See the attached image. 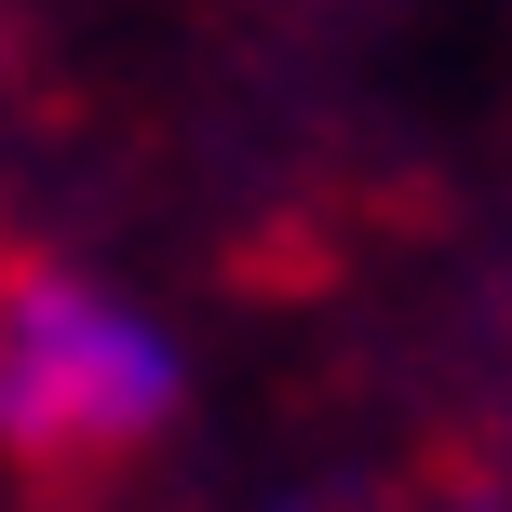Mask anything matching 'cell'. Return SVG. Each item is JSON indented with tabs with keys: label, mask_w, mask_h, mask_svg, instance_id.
Returning a JSON list of instances; mask_svg holds the SVG:
<instances>
[{
	"label": "cell",
	"mask_w": 512,
	"mask_h": 512,
	"mask_svg": "<svg viewBox=\"0 0 512 512\" xmlns=\"http://www.w3.org/2000/svg\"><path fill=\"white\" fill-rule=\"evenodd\" d=\"M176 418V351L41 243H0V459L27 499H108Z\"/></svg>",
	"instance_id": "6da1fadb"
}]
</instances>
